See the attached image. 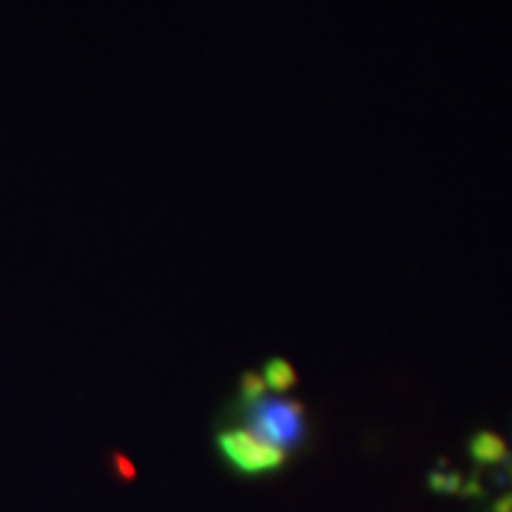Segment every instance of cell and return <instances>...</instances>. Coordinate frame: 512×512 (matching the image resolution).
<instances>
[{"instance_id": "cell-1", "label": "cell", "mask_w": 512, "mask_h": 512, "mask_svg": "<svg viewBox=\"0 0 512 512\" xmlns=\"http://www.w3.org/2000/svg\"><path fill=\"white\" fill-rule=\"evenodd\" d=\"M245 407V421L248 433L256 439L271 444L276 450L288 453L296 450L305 441V407L302 402H288V399H256Z\"/></svg>"}, {"instance_id": "cell-2", "label": "cell", "mask_w": 512, "mask_h": 512, "mask_svg": "<svg viewBox=\"0 0 512 512\" xmlns=\"http://www.w3.org/2000/svg\"><path fill=\"white\" fill-rule=\"evenodd\" d=\"M217 450L228 461V467L242 478L271 476L285 467V453L259 441L248 430H222L217 436Z\"/></svg>"}, {"instance_id": "cell-3", "label": "cell", "mask_w": 512, "mask_h": 512, "mask_svg": "<svg viewBox=\"0 0 512 512\" xmlns=\"http://www.w3.org/2000/svg\"><path fill=\"white\" fill-rule=\"evenodd\" d=\"M470 456L476 458L478 464H504L510 461V447L507 441L501 439L498 433H490V430H481L470 439Z\"/></svg>"}, {"instance_id": "cell-4", "label": "cell", "mask_w": 512, "mask_h": 512, "mask_svg": "<svg viewBox=\"0 0 512 512\" xmlns=\"http://www.w3.org/2000/svg\"><path fill=\"white\" fill-rule=\"evenodd\" d=\"M265 384L271 387V390H276V393H288V390H293L296 387V382H299V376H296V370H293V365L288 362V359H268L265 362Z\"/></svg>"}, {"instance_id": "cell-5", "label": "cell", "mask_w": 512, "mask_h": 512, "mask_svg": "<svg viewBox=\"0 0 512 512\" xmlns=\"http://www.w3.org/2000/svg\"><path fill=\"white\" fill-rule=\"evenodd\" d=\"M265 379L256 373V370H245L242 376H239V396H242V404H251L256 399H262L265 396Z\"/></svg>"}, {"instance_id": "cell-6", "label": "cell", "mask_w": 512, "mask_h": 512, "mask_svg": "<svg viewBox=\"0 0 512 512\" xmlns=\"http://www.w3.org/2000/svg\"><path fill=\"white\" fill-rule=\"evenodd\" d=\"M427 484H430V490H433V493H447V495L461 493V487H464V481H461L458 473H441V470L430 473Z\"/></svg>"}, {"instance_id": "cell-7", "label": "cell", "mask_w": 512, "mask_h": 512, "mask_svg": "<svg viewBox=\"0 0 512 512\" xmlns=\"http://www.w3.org/2000/svg\"><path fill=\"white\" fill-rule=\"evenodd\" d=\"M114 467H117V473H123V478L134 476V470H131V464L126 461V456H114Z\"/></svg>"}, {"instance_id": "cell-8", "label": "cell", "mask_w": 512, "mask_h": 512, "mask_svg": "<svg viewBox=\"0 0 512 512\" xmlns=\"http://www.w3.org/2000/svg\"><path fill=\"white\" fill-rule=\"evenodd\" d=\"M490 512H512V495H504V498H498Z\"/></svg>"}]
</instances>
